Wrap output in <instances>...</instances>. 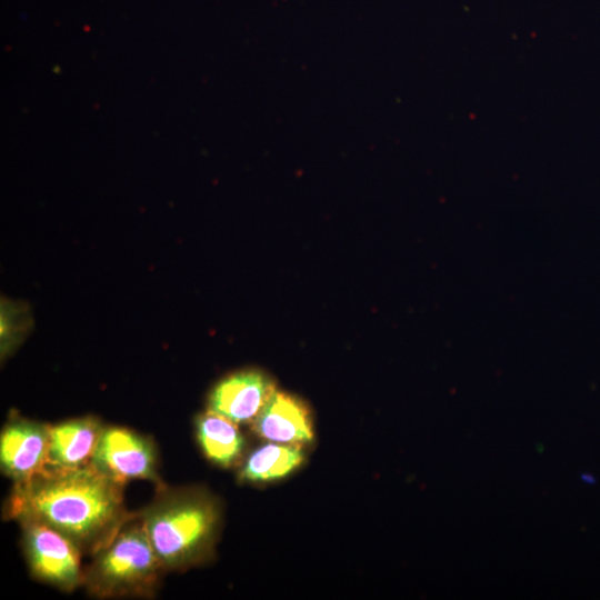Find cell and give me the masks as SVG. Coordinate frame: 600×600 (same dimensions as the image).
Wrapping results in <instances>:
<instances>
[{
	"label": "cell",
	"mask_w": 600,
	"mask_h": 600,
	"mask_svg": "<svg viewBox=\"0 0 600 600\" xmlns=\"http://www.w3.org/2000/svg\"><path fill=\"white\" fill-rule=\"evenodd\" d=\"M254 432L269 441L299 444L313 439L312 419L298 398L274 391L253 420Z\"/></svg>",
	"instance_id": "obj_8"
},
{
	"label": "cell",
	"mask_w": 600,
	"mask_h": 600,
	"mask_svg": "<svg viewBox=\"0 0 600 600\" xmlns=\"http://www.w3.org/2000/svg\"><path fill=\"white\" fill-rule=\"evenodd\" d=\"M303 459L304 453L298 444L267 443L249 454L239 478L250 482L281 479L296 470Z\"/></svg>",
	"instance_id": "obj_11"
},
{
	"label": "cell",
	"mask_w": 600,
	"mask_h": 600,
	"mask_svg": "<svg viewBox=\"0 0 600 600\" xmlns=\"http://www.w3.org/2000/svg\"><path fill=\"white\" fill-rule=\"evenodd\" d=\"M138 518L164 570H176L194 563L208 550L219 513L200 491L162 488Z\"/></svg>",
	"instance_id": "obj_2"
},
{
	"label": "cell",
	"mask_w": 600,
	"mask_h": 600,
	"mask_svg": "<svg viewBox=\"0 0 600 600\" xmlns=\"http://www.w3.org/2000/svg\"><path fill=\"white\" fill-rule=\"evenodd\" d=\"M122 488L90 463L47 467L28 480L14 482L7 516L41 522L62 533L81 552L94 553L133 517L124 508Z\"/></svg>",
	"instance_id": "obj_1"
},
{
	"label": "cell",
	"mask_w": 600,
	"mask_h": 600,
	"mask_svg": "<svg viewBox=\"0 0 600 600\" xmlns=\"http://www.w3.org/2000/svg\"><path fill=\"white\" fill-rule=\"evenodd\" d=\"M50 426L11 417L0 437V464L14 482L28 480L49 464Z\"/></svg>",
	"instance_id": "obj_6"
},
{
	"label": "cell",
	"mask_w": 600,
	"mask_h": 600,
	"mask_svg": "<svg viewBox=\"0 0 600 600\" xmlns=\"http://www.w3.org/2000/svg\"><path fill=\"white\" fill-rule=\"evenodd\" d=\"M23 551L32 576L63 591L83 583L80 549L57 530L34 520H19Z\"/></svg>",
	"instance_id": "obj_4"
},
{
	"label": "cell",
	"mask_w": 600,
	"mask_h": 600,
	"mask_svg": "<svg viewBox=\"0 0 600 600\" xmlns=\"http://www.w3.org/2000/svg\"><path fill=\"white\" fill-rule=\"evenodd\" d=\"M276 391L269 378L259 371L233 373L220 381L209 398V410L236 423L254 420Z\"/></svg>",
	"instance_id": "obj_7"
},
{
	"label": "cell",
	"mask_w": 600,
	"mask_h": 600,
	"mask_svg": "<svg viewBox=\"0 0 600 600\" xmlns=\"http://www.w3.org/2000/svg\"><path fill=\"white\" fill-rule=\"evenodd\" d=\"M90 464L122 487L138 479L161 483L153 442L123 427L103 428Z\"/></svg>",
	"instance_id": "obj_5"
},
{
	"label": "cell",
	"mask_w": 600,
	"mask_h": 600,
	"mask_svg": "<svg viewBox=\"0 0 600 600\" xmlns=\"http://www.w3.org/2000/svg\"><path fill=\"white\" fill-rule=\"evenodd\" d=\"M103 428L93 417L71 419L50 427L48 467L78 468L90 463Z\"/></svg>",
	"instance_id": "obj_9"
},
{
	"label": "cell",
	"mask_w": 600,
	"mask_h": 600,
	"mask_svg": "<svg viewBox=\"0 0 600 600\" xmlns=\"http://www.w3.org/2000/svg\"><path fill=\"white\" fill-rule=\"evenodd\" d=\"M196 433L203 453L213 463L228 468L241 457L244 440L232 420L208 410L197 418Z\"/></svg>",
	"instance_id": "obj_10"
},
{
	"label": "cell",
	"mask_w": 600,
	"mask_h": 600,
	"mask_svg": "<svg viewBox=\"0 0 600 600\" xmlns=\"http://www.w3.org/2000/svg\"><path fill=\"white\" fill-rule=\"evenodd\" d=\"M93 554L82 583L90 594L99 598L154 594L164 568L138 516Z\"/></svg>",
	"instance_id": "obj_3"
}]
</instances>
